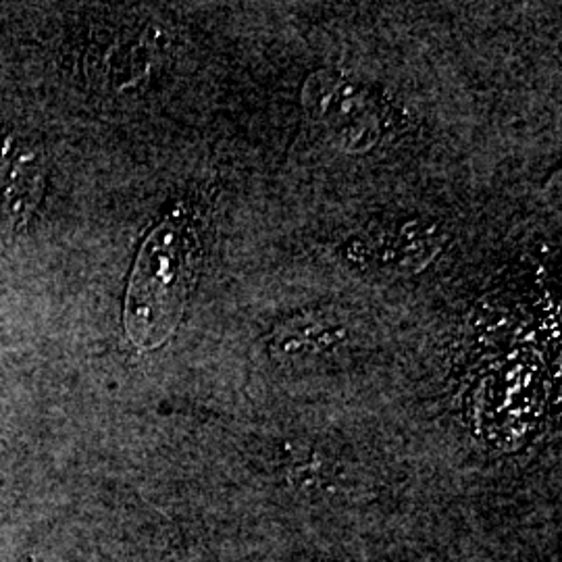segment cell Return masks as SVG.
<instances>
[{
    "label": "cell",
    "instance_id": "cell-2",
    "mask_svg": "<svg viewBox=\"0 0 562 562\" xmlns=\"http://www.w3.org/2000/svg\"><path fill=\"white\" fill-rule=\"evenodd\" d=\"M302 104L331 140L350 153L369 150L380 136L371 97L340 74L322 71L311 76L302 90Z\"/></svg>",
    "mask_w": 562,
    "mask_h": 562
},
{
    "label": "cell",
    "instance_id": "cell-1",
    "mask_svg": "<svg viewBox=\"0 0 562 562\" xmlns=\"http://www.w3.org/2000/svg\"><path fill=\"white\" fill-rule=\"evenodd\" d=\"M199 244L192 227L169 217L148 236L130 283L125 329L140 348H155L181 319L194 281Z\"/></svg>",
    "mask_w": 562,
    "mask_h": 562
}]
</instances>
